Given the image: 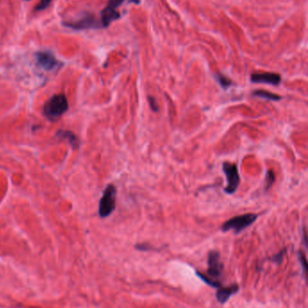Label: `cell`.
<instances>
[{"label": "cell", "mask_w": 308, "mask_h": 308, "mask_svg": "<svg viewBox=\"0 0 308 308\" xmlns=\"http://www.w3.org/2000/svg\"><path fill=\"white\" fill-rule=\"evenodd\" d=\"M53 0H40V2L37 5L36 7V10L40 12V11H44L46 10V8L49 7L50 4L52 3Z\"/></svg>", "instance_id": "cell-16"}, {"label": "cell", "mask_w": 308, "mask_h": 308, "mask_svg": "<svg viewBox=\"0 0 308 308\" xmlns=\"http://www.w3.org/2000/svg\"><path fill=\"white\" fill-rule=\"evenodd\" d=\"M215 79H216L218 83L220 84V86L223 89H228L230 88V86L232 85V82H231L230 79L227 78L226 76H224L223 74H221V73H217L215 75Z\"/></svg>", "instance_id": "cell-14"}, {"label": "cell", "mask_w": 308, "mask_h": 308, "mask_svg": "<svg viewBox=\"0 0 308 308\" xmlns=\"http://www.w3.org/2000/svg\"><path fill=\"white\" fill-rule=\"evenodd\" d=\"M69 109V102L64 94H56L44 105V115L51 122L57 121Z\"/></svg>", "instance_id": "cell-1"}, {"label": "cell", "mask_w": 308, "mask_h": 308, "mask_svg": "<svg viewBox=\"0 0 308 308\" xmlns=\"http://www.w3.org/2000/svg\"><path fill=\"white\" fill-rule=\"evenodd\" d=\"M57 136L60 139L62 140H67L71 145L74 149L78 148L80 145V142H79L78 138L76 137V135L70 131H58Z\"/></svg>", "instance_id": "cell-11"}, {"label": "cell", "mask_w": 308, "mask_h": 308, "mask_svg": "<svg viewBox=\"0 0 308 308\" xmlns=\"http://www.w3.org/2000/svg\"><path fill=\"white\" fill-rule=\"evenodd\" d=\"M276 176L274 170H267V174H266V178H265V190L267 191L275 183Z\"/></svg>", "instance_id": "cell-15"}, {"label": "cell", "mask_w": 308, "mask_h": 308, "mask_svg": "<svg viewBox=\"0 0 308 308\" xmlns=\"http://www.w3.org/2000/svg\"><path fill=\"white\" fill-rule=\"evenodd\" d=\"M258 215L256 214H245V215H237L232 218L229 219L222 225V232H228L233 230L236 235L245 230L248 227L251 226L257 221Z\"/></svg>", "instance_id": "cell-2"}, {"label": "cell", "mask_w": 308, "mask_h": 308, "mask_svg": "<svg viewBox=\"0 0 308 308\" xmlns=\"http://www.w3.org/2000/svg\"><path fill=\"white\" fill-rule=\"evenodd\" d=\"M117 200V188L113 184L106 186L102 197L99 200V215L101 218H106L114 212Z\"/></svg>", "instance_id": "cell-3"}, {"label": "cell", "mask_w": 308, "mask_h": 308, "mask_svg": "<svg viewBox=\"0 0 308 308\" xmlns=\"http://www.w3.org/2000/svg\"><path fill=\"white\" fill-rule=\"evenodd\" d=\"M284 254H285V250L283 251H280L279 253H277L276 255L272 257V260L276 262V263L281 264L284 259Z\"/></svg>", "instance_id": "cell-19"}, {"label": "cell", "mask_w": 308, "mask_h": 308, "mask_svg": "<svg viewBox=\"0 0 308 308\" xmlns=\"http://www.w3.org/2000/svg\"><path fill=\"white\" fill-rule=\"evenodd\" d=\"M252 97H260L263 99H266L268 101H280V99L282 98L281 96L280 95H277V94L271 93L269 91L267 90H263V89H257L252 92Z\"/></svg>", "instance_id": "cell-12"}, {"label": "cell", "mask_w": 308, "mask_h": 308, "mask_svg": "<svg viewBox=\"0 0 308 308\" xmlns=\"http://www.w3.org/2000/svg\"><path fill=\"white\" fill-rule=\"evenodd\" d=\"M222 170L226 176L227 179V186L224 188V192L228 195L234 194L241 183L237 164L224 162L222 163Z\"/></svg>", "instance_id": "cell-4"}, {"label": "cell", "mask_w": 308, "mask_h": 308, "mask_svg": "<svg viewBox=\"0 0 308 308\" xmlns=\"http://www.w3.org/2000/svg\"><path fill=\"white\" fill-rule=\"evenodd\" d=\"M148 103H149V106H150V108L153 112H158L159 106H158V104H157L155 97H152V96L148 97Z\"/></svg>", "instance_id": "cell-18"}, {"label": "cell", "mask_w": 308, "mask_h": 308, "mask_svg": "<svg viewBox=\"0 0 308 308\" xmlns=\"http://www.w3.org/2000/svg\"><path fill=\"white\" fill-rule=\"evenodd\" d=\"M126 0H109L107 6L100 13V24L104 28H107L113 21L120 18L118 8L123 4Z\"/></svg>", "instance_id": "cell-5"}, {"label": "cell", "mask_w": 308, "mask_h": 308, "mask_svg": "<svg viewBox=\"0 0 308 308\" xmlns=\"http://www.w3.org/2000/svg\"><path fill=\"white\" fill-rule=\"evenodd\" d=\"M238 290H239V287H238V284H232L228 287H222V286L217 288L216 298L219 301V303L225 304L231 296L235 295L236 293H238Z\"/></svg>", "instance_id": "cell-10"}, {"label": "cell", "mask_w": 308, "mask_h": 308, "mask_svg": "<svg viewBox=\"0 0 308 308\" xmlns=\"http://www.w3.org/2000/svg\"><path fill=\"white\" fill-rule=\"evenodd\" d=\"M207 274L213 280H219L223 272V264L221 261V254L217 251H211L208 254Z\"/></svg>", "instance_id": "cell-8"}, {"label": "cell", "mask_w": 308, "mask_h": 308, "mask_svg": "<svg viewBox=\"0 0 308 308\" xmlns=\"http://www.w3.org/2000/svg\"><path fill=\"white\" fill-rule=\"evenodd\" d=\"M303 239H304V246H305V247H307V241H306V233H305V230H304V229H303Z\"/></svg>", "instance_id": "cell-21"}, {"label": "cell", "mask_w": 308, "mask_h": 308, "mask_svg": "<svg viewBox=\"0 0 308 308\" xmlns=\"http://www.w3.org/2000/svg\"><path fill=\"white\" fill-rule=\"evenodd\" d=\"M35 59L37 65L41 69L52 71L54 69H59L62 63L56 59L54 53L50 51H39L35 53Z\"/></svg>", "instance_id": "cell-6"}, {"label": "cell", "mask_w": 308, "mask_h": 308, "mask_svg": "<svg viewBox=\"0 0 308 308\" xmlns=\"http://www.w3.org/2000/svg\"><path fill=\"white\" fill-rule=\"evenodd\" d=\"M65 27L74 30H85V29H95L102 27L97 18L91 14H86L77 20L66 22L63 24Z\"/></svg>", "instance_id": "cell-7"}, {"label": "cell", "mask_w": 308, "mask_h": 308, "mask_svg": "<svg viewBox=\"0 0 308 308\" xmlns=\"http://www.w3.org/2000/svg\"><path fill=\"white\" fill-rule=\"evenodd\" d=\"M196 275H197L198 278H200L204 283L207 284L208 286L212 287V288H219L222 286V284L221 283L219 280H213V279L209 278L208 276L204 275V274H202L201 272H196Z\"/></svg>", "instance_id": "cell-13"}, {"label": "cell", "mask_w": 308, "mask_h": 308, "mask_svg": "<svg viewBox=\"0 0 308 308\" xmlns=\"http://www.w3.org/2000/svg\"><path fill=\"white\" fill-rule=\"evenodd\" d=\"M297 255H298V259H299L300 264L303 268L304 274L306 276V257L304 255V252L301 251H298Z\"/></svg>", "instance_id": "cell-17"}, {"label": "cell", "mask_w": 308, "mask_h": 308, "mask_svg": "<svg viewBox=\"0 0 308 308\" xmlns=\"http://www.w3.org/2000/svg\"><path fill=\"white\" fill-rule=\"evenodd\" d=\"M251 81L252 83L279 86L281 82V76L278 73L273 72L252 73Z\"/></svg>", "instance_id": "cell-9"}, {"label": "cell", "mask_w": 308, "mask_h": 308, "mask_svg": "<svg viewBox=\"0 0 308 308\" xmlns=\"http://www.w3.org/2000/svg\"><path fill=\"white\" fill-rule=\"evenodd\" d=\"M25 1H30V0H25Z\"/></svg>", "instance_id": "cell-22"}, {"label": "cell", "mask_w": 308, "mask_h": 308, "mask_svg": "<svg viewBox=\"0 0 308 308\" xmlns=\"http://www.w3.org/2000/svg\"><path fill=\"white\" fill-rule=\"evenodd\" d=\"M135 248H136V250L141 251H148L152 249V247H151L149 244H148V243H140V244H136Z\"/></svg>", "instance_id": "cell-20"}]
</instances>
